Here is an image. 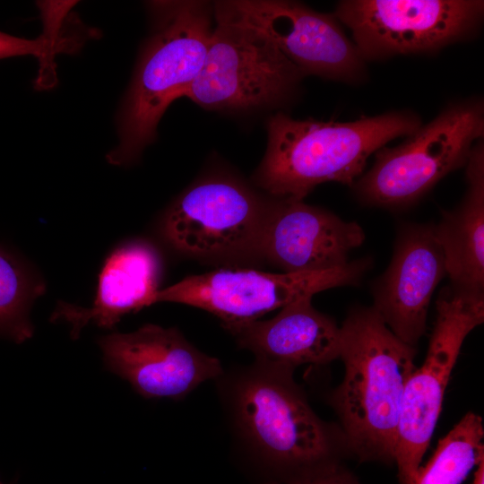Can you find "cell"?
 <instances>
[{"mask_svg": "<svg viewBox=\"0 0 484 484\" xmlns=\"http://www.w3.org/2000/svg\"><path fill=\"white\" fill-rule=\"evenodd\" d=\"M341 332L344 377L330 402L349 451L360 461L393 463L415 348L400 340L374 307L354 308Z\"/></svg>", "mask_w": 484, "mask_h": 484, "instance_id": "6da1fadb", "label": "cell"}, {"mask_svg": "<svg viewBox=\"0 0 484 484\" xmlns=\"http://www.w3.org/2000/svg\"><path fill=\"white\" fill-rule=\"evenodd\" d=\"M420 125V118L408 111L343 123L278 112L267 120V147L253 178L270 196L298 200L325 182L353 186L371 154Z\"/></svg>", "mask_w": 484, "mask_h": 484, "instance_id": "7a4b0ae2", "label": "cell"}, {"mask_svg": "<svg viewBox=\"0 0 484 484\" xmlns=\"http://www.w3.org/2000/svg\"><path fill=\"white\" fill-rule=\"evenodd\" d=\"M147 5L151 31L118 111V144L106 155L116 166L134 163L153 142L167 108L185 97L199 74L214 26L213 4L206 1H152Z\"/></svg>", "mask_w": 484, "mask_h": 484, "instance_id": "3957f363", "label": "cell"}, {"mask_svg": "<svg viewBox=\"0 0 484 484\" xmlns=\"http://www.w3.org/2000/svg\"><path fill=\"white\" fill-rule=\"evenodd\" d=\"M292 373L256 363L233 393L243 436L283 476L338 463L350 452L341 430L318 418Z\"/></svg>", "mask_w": 484, "mask_h": 484, "instance_id": "277c9868", "label": "cell"}, {"mask_svg": "<svg viewBox=\"0 0 484 484\" xmlns=\"http://www.w3.org/2000/svg\"><path fill=\"white\" fill-rule=\"evenodd\" d=\"M483 134L482 100L450 104L401 144L376 151L372 168L353 184L356 194L364 203L381 207L411 204L465 166Z\"/></svg>", "mask_w": 484, "mask_h": 484, "instance_id": "5b68a950", "label": "cell"}, {"mask_svg": "<svg viewBox=\"0 0 484 484\" xmlns=\"http://www.w3.org/2000/svg\"><path fill=\"white\" fill-rule=\"evenodd\" d=\"M214 26L203 67L185 97L207 109L246 110L281 104L302 73L263 34L213 3Z\"/></svg>", "mask_w": 484, "mask_h": 484, "instance_id": "8992f818", "label": "cell"}, {"mask_svg": "<svg viewBox=\"0 0 484 484\" xmlns=\"http://www.w3.org/2000/svg\"><path fill=\"white\" fill-rule=\"evenodd\" d=\"M269 200L235 178L210 177L191 186L172 203L163 215L161 233L175 250L193 258L259 260Z\"/></svg>", "mask_w": 484, "mask_h": 484, "instance_id": "52a82bcc", "label": "cell"}, {"mask_svg": "<svg viewBox=\"0 0 484 484\" xmlns=\"http://www.w3.org/2000/svg\"><path fill=\"white\" fill-rule=\"evenodd\" d=\"M436 309L425 360L411 373L403 393L393 456L400 484H414L462 345L484 321V295L445 288Z\"/></svg>", "mask_w": 484, "mask_h": 484, "instance_id": "ba28073f", "label": "cell"}, {"mask_svg": "<svg viewBox=\"0 0 484 484\" xmlns=\"http://www.w3.org/2000/svg\"><path fill=\"white\" fill-rule=\"evenodd\" d=\"M480 0H346L333 15L366 60L432 53L467 39L483 17Z\"/></svg>", "mask_w": 484, "mask_h": 484, "instance_id": "9c48e42d", "label": "cell"}, {"mask_svg": "<svg viewBox=\"0 0 484 484\" xmlns=\"http://www.w3.org/2000/svg\"><path fill=\"white\" fill-rule=\"evenodd\" d=\"M369 264L361 259L324 271L279 273L221 268L159 290L153 304L175 302L198 307L218 316L222 325L244 323L325 290L358 284Z\"/></svg>", "mask_w": 484, "mask_h": 484, "instance_id": "30bf717a", "label": "cell"}, {"mask_svg": "<svg viewBox=\"0 0 484 484\" xmlns=\"http://www.w3.org/2000/svg\"><path fill=\"white\" fill-rule=\"evenodd\" d=\"M233 20L265 36L303 75L353 82L365 61L333 14L286 0L214 2Z\"/></svg>", "mask_w": 484, "mask_h": 484, "instance_id": "8fae6325", "label": "cell"}, {"mask_svg": "<svg viewBox=\"0 0 484 484\" xmlns=\"http://www.w3.org/2000/svg\"><path fill=\"white\" fill-rule=\"evenodd\" d=\"M104 367L144 398L180 399L222 373L220 360L193 346L177 328L146 324L99 337Z\"/></svg>", "mask_w": 484, "mask_h": 484, "instance_id": "7c38bea8", "label": "cell"}, {"mask_svg": "<svg viewBox=\"0 0 484 484\" xmlns=\"http://www.w3.org/2000/svg\"><path fill=\"white\" fill-rule=\"evenodd\" d=\"M365 240L361 227L303 200L270 197L259 260L282 272L324 271L343 265Z\"/></svg>", "mask_w": 484, "mask_h": 484, "instance_id": "4fadbf2b", "label": "cell"}, {"mask_svg": "<svg viewBox=\"0 0 484 484\" xmlns=\"http://www.w3.org/2000/svg\"><path fill=\"white\" fill-rule=\"evenodd\" d=\"M445 274L434 227L404 228L388 269L375 285L373 307L403 342L414 347L424 333L429 302Z\"/></svg>", "mask_w": 484, "mask_h": 484, "instance_id": "5bb4252c", "label": "cell"}, {"mask_svg": "<svg viewBox=\"0 0 484 484\" xmlns=\"http://www.w3.org/2000/svg\"><path fill=\"white\" fill-rule=\"evenodd\" d=\"M311 299L290 303L269 320L222 326L257 364L290 371L303 364L324 365L340 358L341 327L317 311Z\"/></svg>", "mask_w": 484, "mask_h": 484, "instance_id": "9a60e30c", "label": "cell"}, {"mask_svg": "<svg viewBox=\"0 0 484 484\" xmlns=\"http://www.w3.org/2000/svg\"><path fill=\"white\" fill-rule=\"evenodd\" d=\"M160 276L161 260L151 243H124L106 258L91 306L82 307L59 301L50 321L70 324V335L74 340L88 324L113 329L124 315L153 304Z\"/></svg>", "mask_w": 484, "mask_h": 484, "instance_id": "2e32d148", "label": "cell"}, {"mask_svg": "<svg viewBox=\"0 0 484 484\" xmlns=\"http://www.w3.org/2000/svg\"><path fill=\"white\" fill-rule=\"evenodd\" d=\"M467 190L461 203L443 212L434 227L454 290L483 294L484 288V145L473 146L465 164Z\"/></svg>", "mask_w": 484, "mask_h": 484, "instance_id": "e0dca14e", "label": "cell"}, {"mask_svg": "<svg viewBox=\"0 0 484 484\" xmlns=\"http://www.w3.org/2000/svg\"><path fill=\"white\" fill-rule=\"evenodd\" d=\"M46 282L23 258L0 245V337L21 344L34 334L30 318Z\"/></svg>", "mask_w": 484, "mask_h": 484, "instance_id": "ac0fdd59", "label": "cell"}, {"mask_svg": "<svg viewBox=\"0 0 484 484\" xmlns=\"http://www.w3.org/2000/svg\"><path fill=\"white\" fill-rule=\"evenodd\" d=\"M483 436L481 417L474 412L465 414L420 466L414 484H462L484 459Z\"/></svg>", "mask_w": 484, "mask_h": 484, "instance_id": "d6986e66", "label": "cell"}, {"mask_svg": "<svg viewBox=\"0 0 484 484\" xmlns=\"http://www.w3.org/2000/svg\"><path fill=\"white\" fill-rule=\"evenodd\" d=\"M44 30L34 39L15 37L0 31V59L33 56L39 59L40 71L36 81L39 88L55 84V56L60 53L75 52L83 43L79 37L68 34L65 28V15L57 12H47L42 15Z\"/></svg>", "mask_w": 484, "mask_h": 484, "instance_id": "ffe728a7", "label": "cell"}, {"mask_svg": "<svg viewBox=\"0 0 484 484\" xmlns=\"http://www.w3.org/2000/svg\"><path fill=\"white\" fill-rule=\"evenodd\" d=\"M266 484H361L359 480L340 462L315 470L282 476Z\"/></svg>", "mask_w": 484, "mask_h": 484, "instance_id": "44dd1931", "label": "cell"}, {"mask_svg": "<svg viewBox=\"0 0 484 484\" xmlns=\"http://www.w3.org/2000/svg\"><path fill=\"white\" fill-rule=\"evenodd\" d=\"M471 484H484V459L476 466L473 480Z\"/></svg>", "mask_w": 484, "mask_h": 484, "instance_id": "7402d4cb", "label": "cell"}, {"mask_svg": "<svg viewBox=\"0 0 484 484\" xmlns=\"http://www.w3.org/2000/svg\"><path fill=\"white\" fill-rule=\"evenodd\" d=\"M0 484H4V483L1 481V480H0Z\"/></svg>", "mask_w": 484, "mask_h": 484, "instance_id": "603a6c76", "label": "cell"}]
</instances>
